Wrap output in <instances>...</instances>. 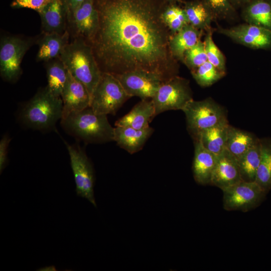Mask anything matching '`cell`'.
<instances>
[{
	"instance_id": "18",
	"label": "cell",
	"mask_w": 271,
	"mask_h": 271,
	"mask_svg": "<svg viewBox=\"0 0 271 271\" xmlns=\"http://www.w3.org/2000/svg\"><path fill=\"white\" fill-rule=\"evenodd\" d=\"M36 43L38 46L36 60L46 62L59 57L70 42V37L67 30L62 34L42 33Z\"/></svg>"
},
{
	"instance_id": "30",
	"label": "cell",
	"mask_w": 271,
	"mask_h": 271,
	"mask_svg": "<svg viewBox=\"0 0 271 271\" xmlns=\"http://www.w3.org/2000/svg\"><path fill=\"white\" fill-rule=\"evenodd\" d=\"M193 77L201 86H208L219 80L224 74L208 61L192 70Z\"/></svg>"
},
{
	"instance_id": "32",
	"label": "cell",
	"mask_w": 271,
	"mask_h": 271,
	"mask_svg": "<svg viewBox=\"0 0 271 271\" xmlns=\"http://www.w3.org/2000/svg\"><path fill=\"white\" fill-rule=\"evenodd\" d=\"M207 60L218 70L224 73L225 69V60L224 56L215 44L211 34L206 37L204 42Z\"/></svg>"
},
{
	"instance_id": "12",
	"label": "cell",
	"mask_w": 271,
	"mask_h": 271,
	"mask_svg": "<svg viewBox=\"0 0 271 271\" xmlns=\"http://www.w3.org/2000/svg\"><path fill=\"white\" fill-rule=\"evenodd\" d=\"M127 94L141 99H152L164 81L159 76L144 71H132L115 75Z\"/></svg>"
},
{
	"instance_id": "9",
	"label": "cell",
	"mask_w": 271,
	"mask_h": 271,
	"mask_svg": "<svg viewBox=\"0 0 271 271\" xmlns=\"http://www.w3.org/2000/svg\"><path fill=\"white\" fill-rule=\"evenodd\" d=\"M74 175L76 192L78 196L88 200L94 206L96 204L94 195L95 174L91 161L85 151L78 146L65 142Z\"/></svg>"
},
{
	"instance_id": "21",
	"label": "cell",
	"mask_w": 271,
	"mask_h": 271,
	"mask_svg": "<svg viewBox=\"0 0 271 271\" xmlns=\"http://www.w3.org/2000/svg\"><path fill=\"white\" fill-rule=\"evenodd\" d=\"M229 126L227 120H225L204 130L193 139H199L207 150L219 155L225 149Z\"/></svg>"
},
{
	"instance_id": "34",
	"label": "cell",
	"mask_w": 271,
	"mask_h": 271,
	"mask_svg": "<svg viewBox=\"0 0 271 271\" xmlns=\"http://www.w3.org/2000/svg\"><path fill=\"white\" fill-rule=\"evenodd\" d=\"M52 0H13L11 7L14 9L27 8L38 13Z\"/></svg>"
},
{
	"instance_id": "7",
	"label": "cell",
	"mask_w": 271,
	"mask_h": 271,
	"mask_svg": "<svg viewBox=\"0 0 271 271\" xmlns=\"http://www.w3.org/2000/svg\"><path fill=\"white\" fill-rule=\"evenodd\" d=\"M182 111L193 139L204 130L227 119L224 108L210 98L201 101L192 99Z\"/></svg>"
},
{
	"instance_id": "16",
	"label": "cell",
	"mask_w": 271,
	"mask_h": 271,
	"mask_svg": "<svg viewBox=\"0 0 271 271\" xmlns=\"http://www.w3.org/2000/svg\"><path fill=\"white\" fill-rule=\"evenodd\" d=\"M194 140L195 150L192 165L194 178L199 184H210L218 155L207 150L199 139L196 138Z\"/></svg>"
},
{
	"instance_id": "1",
	"label": "cell",
	"mask_w": 271,
	"mask_h": 271,
	"mask_svg": "<svg viewBox=\"0 0 271 271\" xmlns=\"http://www.w3.org/2000/svg\"><path fill=\"white\" fill-rule=\"evenodd\" d=\"M98 25L89 45L101 73L177 76L171 33L163 15L166 0H94Z\"/></svg>"
},
{
	"instance_id": "8",
	"label": "cell",
	"mask_w": 271,
	"mask_h": 271,
	"mask_svg": "<svg viewBox=\"0 0 271 271\" xmlns=\"http://www.w3.org/2000/svg\"><path fill=\"white\" fill-rule=\"evenodd\" d=\"M192 99L188 81L177 75L163 81L152 98L156 116L166 111L182 110Z\"/></svg>"
},
{
	"instance_id": "15",
	"label": "cell",
	"mask_w": 271,
	"mask_h": 271,
	"mask_svg": "<svg viewBox=\"0 0 271 271\" xmlns=\"http://www.w3.org/2000/svg\"><path fill=\"white\" fill-rule=\"evenodd\" d=\"M241 180L237 160L225 149L218 155L210 184L223 190Z\"/></svg>"
},
{
	"instance_id": "31",
	"label": "cell",
	"mask_w": 271,
	"mask_h": 271,
	"mask_svg": "<svg viewBox=\"0 0 271 271\" xmlns=\"http://www.w3.org/2000/svg\"><path fill=\"white\" fill-rule=\"evenodd\" d=\"M184 60L192 70L207 61L204 43L199 40L194 46L187 51L185 54Z\"/></svg>"
},
{
	"instance_id": "29",
	"label": "cell",
	"mask_w": 271,
	"mask_h": 271,
	"mask_svg": "<svg viewBox=\"0 0 271 271\" xmlns=\"http://www.w3.org/2000/svg\"><path fill=\"white\" fill-rule=\"evenodd\" d=\"M266 192L271 188V148L261 144L255 181Z\"/></svg>"
},
{
	"instance_id": "27",
	"label": "cell",
	"mask_w": 271,
	"mask_h": 271,
	"mask_svg": "<svg viewBox=\"0 0 271 271\" xmlns=\"http://www.w3.org/2000/svg\"><path fill=\"white\" fill-rule=\"evenodd\" d=\"M183 9L189 24L198 29L206 27L213 17L210 10L201 0L186 3Z\"/></svg>"
},
{
	"instance_id": "26",
	"label": "cell",
	"mask_w": 271,
	"mask_h": 271,
	"mask_svg": "<svg viewBox=\"0 0 271 271\" xmlns=\"http://www.w3.org/2000/svg\"><path fill=\"white\" fill-rule=\"evenodd\" d=\"M261 144L257 141L237 160L242 180L255 181L256 175L260 161Z\"/></svg>"
},
{
	"instance_id": "5",
	"label": "cell",
	"mask_w": 271,
	"mask_h": 271,
	"mask_svg": "<svg viewBox=\"0 0 271 271\" xmlns=\"http://www.w3.org/2000/svg\"><path fill=\"white\" fill-rule=\"evenodd\" d=\"M38 38L20 35L3 36L0 41V75L10 83L17 82L22 74L21 63L26 52Z\"/></svg>"
},
{
	"instance_id": "11",
	"label": "cell",
	"mask_w": 271,
	"mask_h": 271,
	"mask_svg": "<svg viewBox=\"0 0 271 271\" xmlns=\"http://www.w3.org/2000/svg\"><path fill=\"white\" fill-rule=\"evenodd\" d=\"M98 21L94 0H85L67 21L70 39H82L89 44L96 31Z\"/></svg>"
},
{
	"instance_id": "14",
	"label": "cell",
	"mask_w": 271,
	"mask_h": 271,
	"mask_svg": "<svg viewBox=\"0 0 271 271\" xmlns=\"http://www.w3.org/2000/svg\"><path fill=\"white\" fill-rule=\"evenodd\" d=\"M221 32L233 40L251 48H264L271 44V31L254 25H242L223 29Z\"/></svg>"
},
{
	"instance_id": "17",
	"label": "cell",
	"mask_w": 271,
	"mask_h": 271,
	"mask_svg": "<svg viewBox=\"0 0 271 271\" xmlns=\"http://www.w3.org/2000/svg\"><path fill=\"white\" fill-rule=\"evenodd\" d=\"M38 14L42 33L62 34L67 30V15L62 0H52Z\"/></svg>"
},
{
	"instance_id": "25",
	"label": "cell",
	"mask_w": 271,
	"mask_h": 271,
	"mask_svg": "<svg viewBox=\"0 0 271 271\" xmlns=\"http://www.w3.org/2000/svg\"><path fill=\"white\" fill-rule=\"evenodd\" d=\"M256 141L250 133L229 125L225 149L238 160Z\"/></svg>"
},
{
	"instance_id": "35",
	"label": "cell",
	"mask_w": 271,
	"mask_h": 271,
	"mask_svg": "<svg viewBox=\"0 0 271 271\" xmlns=\"http://www.w3.org/2000/svg\"><path fill=\"white\" fill-rule=\"evenodd\" d=\"M11 138L7 134L3 136L0 141V172L5 169L8 163V148Z\"/></svg>"
},
{
	"instance_id": "36",
	"label": "cell",
	"mask_w": 271,
	"mask_h": 271,
	"mask_svg": "<svg viewBox=\"0 0 271 271\" xmlns=\"http://www.w3.org/2000/svg\"><path fill=\"white\" fill-rule=\"evenodd\" d=\"M64 5L67 21H68L73 16L76 10L85 0H62Z\"/></svg>"
},
{
	"instance_id": "10",
	"label": "cell",
	"mask_w": 271,
	"mask_h": 271,
	"mask_svg": "<svg viewBox=\"0 0 271 271\" xmlns=\"http://www.w3.org/2000/svg\"><path fill=\"white\" fill-rule=\"evenodd\" d=\"M223 208L227 211H249L257 207L267 193L255 181L241 180L222 190Z\"/></svg>"
},
{
	"instance_id": "23",
	"label": "cell",
	"mask_w": 271,
	"mask_h": 271,
	"mask_svg": "<svg viewBox=\"0 0 271 271\" xmlns=\"http://www.w3.org/2000/svg\"><path fill=\"white\" fill-rule=\"evenodd\" d=\"M47 79L46 86L55 96L61 97L67 80L68 71L60 57L45 62Z\"/></svg>"
},
{
	"instance_id": "24",
	"label": "cell",
	"mask_w": 271,
	"mask_h": 271,
	"mask_svg": "<svg viewBox=\"0 0 271 271\" xmlns=\"http://www.w3.org/2000/svg\"><path fill=\"white\" fill-rule=\"evenodd\" d=\"M245 19L250 24L271 31V3L267 0H250L244 10Z\"/></svg>"
},
{
	"instance_id": "22",
	"label": "cell",
	"mask_w": 271,
	"mask_h": 271,
	"mask_svg": "<svg viewBox=\"0 0 271 271\" xmlns=\"http://www.w3.org/2000/svg\"><path fill=\"white\" fill-rule=\"evenodd\" d=\"M199 40L198 29L188 24L177 33L172 35L170 41L171 53L175 59L184 60L185 53Z\"/></svg>"
},
{
	"instance_id": "13",
	"label": "cell",
	"mask_w": 271,
	"mask_h": 271,
	"mask_svg": "<svg viewBox=\"0 0 271 271\" xmlns=\"http://www.w3.org/2000/svg\"><path fill=\"white\" fill-rule=\"evenodd\" d=\"M61 97L63 103L61 119L90 106V97L86 88L69 72Z\"/></svg>"
},
{
	"instance_id": "3",
	"label": "cell",
	"mask_w": 271,
	"mask_h": 271,
	"mask_svg": "<svg viewBox=\"0 0 271 271\" xmlns=\"http://www.w3.org/2000/svg\"><path fill=\"white\" fill-rule=\"evenodd\" d=\"M59 57L71 75L85 86L91 100L101 75L91 46L82 39H71Z\"/></svg>"
},
{
	"instance_id": "38",
	"label": "cell",
	"mask_w": 271,
	"mask_h": 271,
	"mask_svg": "<svg viewBox=\"0 0 271 271\" xmlns=\"http://www.w3.org/2000/svg\"><path fill=\"white\" fill-rule=\"evenodd\" d=\"M168 3L176 4V2H181L182 0H166Z\"/></svg>"
},
{
	"instance_id": "20",
	"label": "cell",
	"mask_w": 271,
	"mask_h": 271,
	"mask_svg": "<svg viewBox=\"0 0 271 271\" xmlns=\"http://www.w3.org/2000/svg\"><path fill=\"white\" fill-rule=\"evenodd\" d=\"M155 116V109L152 99H141L128 113L115 122V126L144 129L150 126L149 123Z\"/></svg>"
},
{
	"instance_id": "33",
	"label": "cell",
	"mask_w": 271,
	"mask_h": 271,
	"mask_svg": "<svg viewBox=\"0 0 271 271\" xmlns=\"http://www.w3.org/2000/svg\"><path fill=\"white\" fill-rule=\"evenodd\" d=\"M208 8L213 16L227 18L235 12L231 0H201Z\"/></svg>"
},
{
	"instance_id": "4",
	"label": "cell",
	"mask_w": 271,
	"mask_h": 271,
	"mask_svg": "<svg viewBox=\"0 0 271 271\" xmlns=\"http://www.w3.org/2000/svg\"><path fill=\"white\" fill-rule=\"evenodd\" d=\"M61 124L67 133L87 143L114 141V127L107 115L94 112L90 106L70 114Z\"/></svg>"
},
{
	"instance_id": "2",
	"label": "cell",
	"mask_w": 271,
	"mask_h": 271,
	"mask_svg": "<svg viewBox=\"0 0 271 271\" xmlns=\"http://www.w3.org/2000/svg\"><path fill=\"white\" fill-rule=\"evenodd\" d=\"M63 103L61 97L53 95L47 87L39 90L22 107L19 114L21 123L30 128L47 131L55 127L61 119Z\"/></svg>"
},
{
	"instance_id": "28",
	"label": "cell",
	"mask_w": 271,
	"mask_h": 271,
	"mask_svg": "<svg viewBox=\"0 0 271 271\" xmlns=\"http://www.w3.org/2000/svg\"><path fill=\"white\" fill-rule=\"evenodd\" d=\"M163 17L172 35L177 33L189 24L184 9L176 4H168Z\"/></svg>"
},
{
	"instance_id": "19",
	"label": "cell",
	"mask_w": 271,
	"mask_h": 271,
	"mask_svg": "<svg viewBox=\"0 0 271 271\" xmlns=\"http://www.w3.org/2000/svg\"><path fill=\"white\" fill-rule=\"evenodd\" d=\"M153 132L154 129L150 126L140 129L126 126H115L114 141L121 148L133 154L142 149Z\"/></svg>"
},
{
	"instance_id": "37",
	"label": "cell",
	"mask_w": 271,
	"mask_h": 271,
	"mask_svg": "<svg viewBox=\"0 0 271 271\" xmlns=\"http://www.w3.org/2000/svg\"><path fill=\"white\" fill-rule=\"evenodd\" d=\"M234 6L246 4L250 0H231Z\"/></svg>"
},
{
	"instance_id": "6",
	"label": "cell",
	"mask_w": 271,
	"mask_h": 271,
	"mask_svg": "<svg viewBox=\"0 0 271 271\" xmlns=\"http://www.w3.org/2000/svg\"><path fill=\"white\" fill-rule=\"evenodd\" d=\"M130 98L114 75L101 73L92 95L90 106L97 114L113 115Z\"/></svg>"
}]
</instances>
